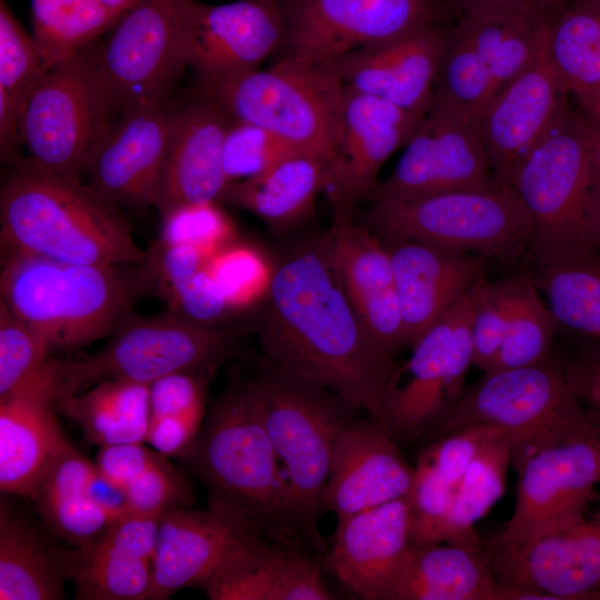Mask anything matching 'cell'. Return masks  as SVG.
<instances>
[{"label": "cell", "mask_w": 600, "mask_h": 600, "mask_svg": "<svg viewBox=\"0 0 600 600\" xmlns=\"http://www.w3.org/2000/svg\"><path fill=\"white\" fill-rule=\"evenodd\" d=\"M507 320L493 369L534 366L551 359L557 323L531 276L503 278Z\"/></svg>", "instance_id": "41"}, {"label": "cell", "mask_w": 600, "mask_h": 600, "mask_svg": "<svg viewBox=\"0 0 600 600\" xmlns=\"http://www.w3.org/2000/svg\"><path fill=\"white\" fill-rule=\"evenodd\" d=\"M93 468V463L67 443L32 498L47 526L76 549L89 544L113 521L90 496Z\"/></svg>", "instance_id": "34"}, {"label": "cell", "mask_w": 600, "mask_h": 600, "mask_svg": "<svg viewBox=\"0 0 600 600\" xmlns=\"http://www.w3.org/2000/svg\"><path fill=\"white\" fill-rule=\"evenodd\" d=\"M547 57L568 94L592 112L600 108V0L569 1L552 19Z\"/></svg>", "instance_id": "36"}, {"label": "cell", "mask_w": 600, "mask_h": 600, "mask_svg": "<svg viewBox=\"0 0 600 600\" xmlns=\"http://www.w3.org/2000/svg\"><path fill=\"white\" fill-rule=\"evenodd\" d=\"M161 453L152 451L142 443H121L100 448L96 469L109 481L126 489L144 473Z\"/></svg>", "instance_id": "53"}, {"label": "cell", "mask_w": 600, "mask_h": 600, "mask_svg": "<svg viewBox=\"0 0 600 600\" xmlns=\"http://www.w3.org/2000/svg\"><path fill=\"white\" fill-rule=\"evenodd\" d=\"M208 264L238 314L266 299L274 268L253 248L229 243L209 257Z\"/></svg>", "instance_id": "47"}, {"label": "cell", "mask_w": 600, "mask_h": 600, "mask_svg": "<svg viewBox=\"0 0 600 600\" xmlns=\"http://www.w3.org/2000/svg\"><path fill=\"white\" fill-rule=\"evenodd\" d=\"M2 256L0 303L51 350L111 334L149 292L141 264H69L16 251Z\"/></svg>", "instance_id": "4"}, {"label": "cell", "mask_w": 600, "mask_h": 600, "mask_svg": "<svg viewBox=\"0 0 600 600\" xmlns=\"http://www.w3.org/2000/svg\"><path fill=\"white\" fill-rule=\"evenodd\" d=\"M586 112H587V111H586ZM592 113H597V114L600 116V108H599L598 110H596V111H592Z\"/></svg>", "instance_id": "60"}, {"label": "cell", "mask_w": 600, "mask_h": 600, "mask_svg": "<svg viewBox=\"0 0 600 600\" xmlns=\"http://www.w3.org/2000/svg\"><path fill=\"white\" fill-rule=\"evenodd\" d=\"M260 533L243 520L209 508L178 507L159 518L148 599H168L198 584L242 540ZM262 534V533H261Z\"/></svg>", "instance_id": "30"}, {"label": "cell", "mask_w": 600, "mask_h": 600, "mask_svg": "<svg viewBox=\"0 0 600 600\" xmlns=\"http://www.w3.org/2000/svg\"><path fill=\"white\" fill-rule=\"evenodd\" d=\"M281 464L294 521L304 541L323 546L318 520L333 449L359 410L329 389L261 361L250 379Z\"/></svg>", "instance_id": "5"}, {"label": "cell", "mask_w": 600, "mask_h": 600, "mask_svg": "<svg viewBox=\"0 0 600 600\" xmlns=\"http://www.w3.org/2000/svg\"><path fill=\"white\" fill-rule=\"evenodd\" d=\"M183 456L209 491V508L264 536L304 540L250 380L223 390Z\"/></svg>", "instance_id": "3"}, {"label": "cell", "mask_w": 600, "mask_h": 600, "mask_svg": "<svg viewBox=\"0 0 600 600\" xmlns=\"http://www.w3.org/2000/svg\"><path fill=\"white\" fill-rule=\"evenodd\" d=\"M413 470L382 421L370 416L364 420L356 418L337 439L324 491V511L341 519L406 497Z\"/></svg>", "instance_id": "24"}, {"label": "cell", "mask_w": 600, "mask_h": 600, "mask_svg": "<svg viewBox=\"0 0 600 600\" xmlns=\"http://www.w3.org/2000/svg\"><path fill=\"white\" fill-rule=\"evenodd\" d=\"M160 516L127 512L89 544L67 553L76 597L84 600L148 599Z\"/></svg>", "instance_id": "29"}, {"label": "cell", "mask_w": 600, "mask_h": 600, "mask_svg": "<svg viewBox=\"0 0 600 600\" xmlns=\"http://www.w3.org/2000/svg\"><path fill=\"white\" fill-rule=\"evenodd\" d=\"M163 457L124 489L129 512L161 516L194 502L190 483Z\"/></svg>", "instance_id": "51"}, {"label": "cell", "mask_w": 600, "mask_h": 600, "mask_svg": "<svg viewBox=\"0 0 600 600\" xmlns=\"http://www.w3.org/2000/svg\"><path fill=\"white\" fill-rule=\"evenodd\" d=\"M3 251L82 266H134L147 251L118 206L82 180L17 157L0 191Z\"/></svg>", "instance_id": "2"}, {"label": "cell", "mask_w": 600, "mask_h": 600, "mask_svg": "<svg viewBox=\"0 0 600 600\" xmlns=\"http://www.w3.org/2000/svg\"><path fill=\"white\" fill-rule=\"evenodd\" d=\"M240 331L209 326L173 311L128 313L103 348L82 360L53 359L56 402L111 379L152 382L178 372L213 371L234 353Z\"/></svg>", "instance_id": "7"}, {"label": "cell", "mask_w": 600, "mask_h": 600, "mask_svg": "<svg viewBox=\"0 0 600 600\" xmlns=\"http://www.w3.org/2000/svg\"><path fill=\"white\" fill-rule=\"evenodd\" d=\"M89 492L92 500L113 520L129 512L124 490L104 478L96 467L90 476Z\"/></svg>", "instance_id": "56"}, {"label": "cell", "mask_w": 600, "mask_h": 600, "mask_svg": "<svg viewBox=\"0 0 600 600\" xmlns=\"http://www.w3.org/2000/svg\"><path fill=\"white\" fill-rule=\"evenodd\" d=\"M473 424L497 428L513 443L597 428L552 359L483 373L426 436L432 441Z\"/></svg>", "instance_id": "12"}, {"label": "cell", "mask_w": 600, "mask_h": 600, "mask_svg": "<svg viewBox=\"0 0 600 600\" xmlns=\"http://www.w3.org/2000/svg\"><path fill=\"white\" fill-rule=\"evenodd\" d=\"M597 448H598V458H599V466H600V429H599V434H598Z\"/></svg>", "instance_id": "59"}, {"label": "cell", "mask_w": 600, "mask_h": 600, "mask_svg": "<svg viewBox=\"0 0 600 600\" xmlns=\"http://www.w3.org/2000/svg\"><path fill=\"white\" fill-rule=\"evenodd\" d=\"M327 161L296 152L264 172L227 186L221 201L259 217L273 232L283 233L304 222L324 191Z\"/></svg>", "instance_id": "32"}, {"label": "cell", "mask_w": 600, "mask_h": 600, "mask_svg": "<svg viewBox=\"0 0 600 600\" xmlns=\"http://www.w3.org/2000/svg\"><path fill=\"white\" fill-rule=\"evenodd\" d=\"M562 369L572 392L600 429V347L579 351L562 364Z\"/></svg>", "instance_id": "54"}, {"label": "cell", "mask_w": 600, "mask_h": 600, "mask_svg": "<svg viewBox=\"0 0 600 600\" xmlns=\"http://www.w3.org/2000/svg\"><path fill=\"white\" fill-rule=\"evenodd\" d=\"M507 320L503 280L483 278L477 286L471 322L473 366L490 372L502 346Z\"/></svg>", "instance_id": "50"}, {"label": "cell", "mask_w": 600, "mask_h": 600, "mask_svg": "<svg viewBox=\"0 0 600 600\" xmlns=\"http://www.w3.org/2000/svg\"><path fill=\"white\" fill-rule=\"evenodd\" d=\"M296 152L302 151L266 128L230 120L222 144L227 183L253 178Z\"/></svg>", "instance_id": "48"}, {"label": "cell", "mask_w": 600, "mask_h": 600, "mask_svg": "<svg viewBox=\"0 0 600 600\" xmlns=\"http://www.w3.org/2000/svg\"><path fill=\"white\" fill-rule=\"evenodd\" d=\"M490 556L481 543L411 546L386 600H501Z\"/></svg>", "instance_id": "31"}, {"label": "cell", "mask_w": 600, "mask_h": 600, "mask_svg": "<svg viewBox=\"0 0 600 600\" xmlns=\"http://www.w3.org/2000/svg\"><path fill=\"white\" fill-rule=\"evenodd\" d=\"M283 18L278 0H237L210 6L187 0L182 52L203 92L259 66L282 47Z\"/></svg>", "instance_id": "16"}, {"label": "cell", "mask_w": 600, "mask_h": 600, "mask_svg": "<svg viewBox=\"0 0 600 600\" xmlns=\"http://www.w3.org/2000/svg\"><path fill=\"white\" fill-rule=\"evenodd\" d=\"M498 186L479 126L432 103L396 167L378 182L368 201L407 200Z\"/></svg>", "instance_id": "17"}, {"label": "cell", "mask_w": 600, "mask_h": 600, "mask_svg": "<svg viewBox=\"0 0 600 600\" xmlns=\"http://www.w3.org/2000/svg\"><path fill=\"white\" fill-rule=\"evenodd\" d=\"M50 350L39 334L0 303V401L32 398L54 407Z\"/></svg>", "instance_id": "45"}, {"label": "cell", "mask_w": 600, "mask_h": 600, "mask_svg": "<svg viewBox=\"0 0 600 600\" xmlns=\"http://www.w3.org/2000/svg\"><path fill=\"white\" fill-rule=\"evenodd\" d=\"M424 114L346 89L337 144L324 191L331 208L357 209L369 200L388 158L404 147Z\"/></svg>", "instance_id": "21"}, {"label": "cell", "mask_w": 600, "mask_h": 600, "mask_svg": "<svg viewBox=\"0 0 600 600\" xmlns=\"http://www.w3.org/2000/svg\"><path fill=\"white\" fill-rule=\"evenodd\" d=\"M173 112L164 101L122 109L91 153L81 180L118 207H156Z\"/></svg>", "instance_id": "18"}, {"label": "cell", "mask_w": 600, "mask_h": 600, "mask_svg": "<svg viewBox=\"0 0 600 600\" xmlns=\"http://www.w3.org/2000/svg\"><path fill=\"white\" fill-rule=\"evenodd\" d=\"M599 429L516 442L513 511L492 543L519 546L563 530L587 517L600 483Z\"/></svg>", "instance_id": "11"}, {"label": "cell", "mask_w": 600, "mask_h": 600, "mask_svg": "<svg viewBox=\"0 0 600 600\" xmlns=\"http://www.w3.org/2000/svg\"><path fill=\"white\" fill-rule=\"evenodd\" d=\"M582 114L589 134L591 152V226L597 251L600 252V116L586 111Z\"/></svg>", "instance_id": "55"}, {"label": "cell", "mask_w": 600, "mask_h": 600, "mask_svg": "<svg viewBox=\"0 0 600 600\" xmlns=\"http://www.w3.org/2000/svg\"><path fill=\"white\" fill-rule=\"evenodd\" d=\"M496 90L489 70L466 26L447 29L432 103L479 126Z\"/></svg>", "instance_id": "43"}, {"label": "cell", "mask_w": 600, "mask_h": 600, "mask_svg": "<svg viewBox=\"0 0 600 600\" xmlns=\"http://www.w3.org/2000/svg\"><path fill=\"white\" fill-rule=\"evenodd\" d=\"M161 219L162 240L194 247L208 257L229 244L236 234L231 220L218 202L182 206Z\"/></svg>", "instance_id": "49"}, {"label": "cell", "mask_w": 600, "mask_h": 600, "mask_svg": "<svg viewBox=\"0 0 600 600\" xmlns=\"http://www.w3.org/2000/svg\"><path fill=\"white\" fill-rule=\"evenodd\" d=\"M300 539L252 533L198 587L211 600H333L321 561Z\"/></svg>", "instance_id": "23"}, {"label": "cell", "mask_w": 600, "mask_h": 600, "mask_svg": "<svg viewBox=\"0 0 600 600\" xmlns=\"http://www.w3.org/2000/svg\"><path fill=\"white\" fill-rule=\"evenodd\" d=\"M229 122L203 91L174 108L156 204L161 217L182 206L221 201L228 186L222 144Z\"/></svg>", "instance_id": "27"}, {"label": "cell", "mask_w": 600, "mask_h": 600, "mask_svg": "<svg viewBox=\"0 0 600 600\" xmlns=\"http://www.w3.org/2000/svg\"><path fill=\"white\" fill-rule=\"evenodd\" d=\"M534 268L558 329L600 347V252Z\"/></svg>", "instance_id": "39"}, {"label": "cell", "mask_w": 600, "mask_h": 600, "mask_svg": "<svg viewBox=\"0 0 600 600\" xmlns=\"http://www.w3.org/2000/svg\"><path fill=\"white\" fill-rule=\"evenodd\" d=\"M166 301L170 311L203 324H228L232 317L238 316L214 279L208 261L177 286Z\"/></svg>", "instance_id": "52"}, {"label": "cell", "mask_w": 600, "mask_h": 600, "mask_svg": "<svg viewBox=\"0 0 600 600\" xmlns=\"http://www.w3.org/2000/svg\"><path fill=\"white\" fill-rule=\"evenodd\" d=\"M46 71L37 43L6 0H0V90L23 116L27 100Z\"/></svg>", "instance_id": "46"}, {"label": "cell", "mask_w": 600, "mask_h": 600, "mask_svg": "<svg viewBox=\"0 0 600 600\" xmlns=\"http://www.w3.org/2000/svg\"><path fill=\"white\" fill-rule=\"evenodd\" d=\"M31 14L46 69L89 46L123 16L99 0H31Z\"/></svg>", "instance_id": "44"}, {"label": "cell", "mask_w": 600, "mask_h": 600, "mask_svg": "<svg viewBox=\"0 0 600 600\" xmlns=\"http://www.w3.org/2000/svg\"><path fill=\"white\" fill-rule=\"evenodd\" d=\"M357 217L381 239H411L487 259L528 251L533 223L512 187L370 201Z\"/></svg>", "instance_id": "8"}, {"label": "cell", "mask_w": 600, "mask_h": 600, "mask_svg": "<svg viewBox=\"0 0 600 600\" xmlns=\"http://www.w3.org/2000/svg\"><path fill=\"white\" fill-rule=\"evenodd\" d=\"M187 0H139L98 50L117 109L163 102L187 67L182 30Z\"/></svg>", "instance_id": "15"}, {"label": "cell", "mask_w": 600, "mask_h": 600, "mask_svg": "<svg viewBox=\"0 0 600 600\" xmlns=\"http://www.w3.org/2000/svg\"><path fill=\"white\" fill-rule=\"evenodd\" d=\"M51 404L32 398L0 401V489L33 498L68 443Z\"/></svg>", "instance_id": "33"}, {"label": "cell", "mask_w": 600, "mask_h": 600, "mask_svg": "<svg viewBox=\"0 0 600 600\" xmlns=\"http://www.w3.org/2000/svg\"><path fill=\"white\" fill-rule=\"evenodd\" d=\"M99 1L103 3L107 8H109L110 10L119 14H124L139 2V0H99Z\"/></svg>", "instance_id": "58"}, {"label": "cell", "mask_w": 600, "mask_h": 600, "mask_svg": "<svg viewBox=\"0 0 600 600\" xmlns=\"http://www.w3.org/2000/svg\"><path fill=\"white\" fill-rule=\"evenodd\" d=\"M87 48L46 69L27 100L21 130L32 161L80 180L117 109L98 50Z\"/></svg>", "instance_id": "10"}, {"label": "cell", "mask_w": 600, "mask_h": 600, "mask_svg": "<svg viewBox=\"0 0 600 600\" xmlns=\"http://www.w3.org/2000/svg\"><path fill=\"white\" fill-rule=\"evenodd\" d=\"M446 38L447 29L432 24L384 44L353 50L330 63L346 89L426 114Z\"/></svg>", "instance_id": "26"}, {"label": "cell", "mask_w": 600, "mask_h": 600, "mask_svg": "<svg viewBox=\"0 0 600 600\" xmlns=\"http://www.w3.org/2000/svg\"><path fill=\"white\" fill-rule=\"evenodd\" d=\"M460 11L480 8H523L559 11L570 0H448Z\"/></svg>", "instance_id": "57"}, {"label": "cell", "mask_w": 600, "mask_h": 600, "mask_svg": "<svg viewBox=\"0 0 600 600\" xmlns=\"http://www.w3.org/2000/svg\"><path fill=\"white\" fill-rule=\"evenodd\" d=\"M356 210L332 208V222L321 237L322 244L367 331L394 357L406 346L390 256L382 239L359 220Z\"/></svg>", "instance_id": "19"}, {"label": "cell", "mask_w": 600, "mask_h": 600, "mask_svg": "<svg viewBox=\"0 0 600 600\" xmlns=\"http://www.w3.org/2000/svg\"><path fill=\"white\" fill-rule=\"evenodd\" d=\"M533 223L534 267L597 251L591 226L592 167L582 113L567 100L512 183Z\"/></svg>", "instance_id": "6"}, {"label": "cell", "mask_w": 600, "mask_h": 600, "mask_svg": "<svg viewBox=\"0 0 600 600\" xmlns=\"http://www.w3.org/2000/svg\"><path fill=\"white\" fill-rule=\"evenodd\" d=\"M478 283L419 338L399 367L382 419L398 441L427 434L462 396L473 366L471 322Z\"/></svg>", "instance_id": "13"}, {"label": "cell", "mask_w": 600, "mask_h": 600, "mask_svg": "<svg viewBox=\"0 0 600 600\" xmlns=\"http://www.w3.org/2000/svg\"><path fill=\"white\" fill-rule=\"evenodd\" d=\"M230 120L258 124L296 149L331 159L346 88L330 62L283 56L211 92Z\"/></svg>", "instance_id": "9"}, {"label": "cell", "mask_w": 600, "mask_h": 600, "mask_svg": "<svg viewBox=\"0 0 600 600\" xmlns=\"http://www.w3.org/2000/svg\"><path fill=\"white\" fill-rule=\"evenodd\" d=\"M382 241L394 274L404 346L410 349L486 278L488 259L411 239Z\"/></svg>", "instance_id": "25"}, {"label": "cell", "mask_w": 600, "mask_h": 600, "mask_svg": "<svg viewBox=\"0 0 600 600\" xmlns=\"http://www.w3.org/2000/svg\"><path fill=\"white\" fill-rule=\"evenodd\" d=\"M337 520L328 569L358 598L386 600L411 547L407 497Z\"/></svg>", "instance_id": "28"}, {"label": "cell", "mask_w": 600, "mask_h": 600, "mask_svg": "<svg viewBox=\"0 0 600 600\" xmlns=\"http://www.w3.org/2000/svg\"><path fill=\"white\" fill-rule=\"evenodd\" d=\"M206 372H178L150 384V421L146 442L166 456H183L202 426Z\"/></svg>", "instance_id": "42"}, {"label": "cell", "mask_w": 600, "mask_h": 600, "mask_svg": "<svg viewBox=\"0 0 600 600\" xmlns=\"http://www.w3.org/2000/svg\"><path fill=\"white\" fill-rule=\"evenodd\" d=\"M284 56L331 62L357 49L384 44L440 24V0H278Z\"/></svg>", "instance_id": "14"}, {"label": "cell", "mask_w": 600, "mask_h": 600, "mask_svg": "<svg viewBox=\"0 0 600 600\" xmlns=\"http://www.w3.org/2000/svg\"><path fill=\"white\" fill-rule=\"evenodd\" d=\"M514 440L499 431L478 451L456 491L442 529V542L481 543L474 524L501 498Z\"/></svg>", "instance_id": "40"}, {"label": "cell", "mask_w": 600, "mask_h": 600, "mask_svg": "<svg viewBox=\"0 0 600 600\" xmlns=\"http://www.w3.org/2000/svg\"><path fill=\"white\" fill-rule=\"evenodd\" d=\"M254 332L262 362L322 386L383 419L399 367L370 336L333 272L322 239L274 267Z\"/></svg>", "instance_id": "1"}, {"label": "cell", "mask_w": 600, "mask_h": 600, "mask_svg": "<svg viewBox=\"0 0 600 600\" xmlns=\"http://www.w3.org/2000/svg\"><path fill=\"white\" fill-rule=\"evenodd\" d=\"M100 447L146 442L150 421V384L104 380L56 404Z\"/></svg>", "instance_id": "38"}, {"label": "cell", "mask_w": 600, "mask_h": 600, "mask_svg": "<svg viewBox=\"0 0 600 600\" xmlns=\"http://www.w3.org/2000/svg\"><path fill=\"white\" fill-rule=\"evenodd\" d=\"M546 38L530 64L491 99L479 122L492 174L501 187H512L520 166L568 100L547 57Z\"/></svg>", "instance_id": "22"}, {"label": "cell", "mask_w": 600, "mask_h": 600, "mask_svg": "<svg viewBox=\"0 0 600 600\" xmlns=\"http://www.w3.org/2000/svg\"><path fill=\"white\" fill-rule=\"evenodd\" d=\"M69 579L67 553L59 556L21 516L4 503L0 512V599L59 600Z\"/></svg>", "instance_id": "37"}, {"label": "cell", "mask_w": 600, "mask_h": 600, "mask_svg": "<svg viewBox=\"0 0 600 600\" xmlns=\"http://www.w3.org/2000/svg\"><path fill=\"white\" fill-rule=\"evenodd\" d=\"M559 11L523 8L461 11L460 19L489 70L496 94L530 64Z\"/></svg>", "instance_id": "35"}, {"label": "cell", "mask_w": 600, "mask_h": 600, "mask_svg": "<svg viewBox=\"0 0 600 600\" xmlns=\"http://www.w3.org/2000/svg\"><path fill=\"white\" fill-rule=\"evenodd\" d=\"M497 582L540 599H600V508L558 532L519 546L487 549Z\"/></svg>", "instance_id": "20"}]
</instances>
